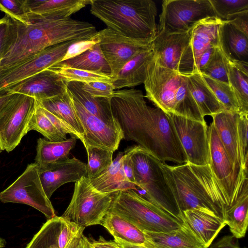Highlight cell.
<instances>
[{
	"label": "cell",
	"instance_id": "9",
	"mask_svg": "<svg viewBox=\"0 0 248 248\" xmlns=\"http://www.w3.org/2000/svg\"><path fill=\"white\" fill-rule=\"evenodd\" d=\"M36 100L16 93L0 112V144L9 152L20 142L29 132V124L35 110Z\"/></svg>",
	"mask_w": 248,
	"mask_h": 248
},
{
	"label": "cell",
	"instance_id": "38",
	"mask_svg": "<svg viewBox=\"0 0 248 248\" xmlns=\"http://www.w3.org/2000/svg\"><path fill=\"white\" fill-rule=\"evenodd\" d=\"M68 83L77 81L83 83L95 81L112 83L110 75L100 71H91L74 68L59 64H56L49 68Z\"/></svg>",
	"mask_w": 248,
	"mask_h": 248
},
{
	"label": "cell",
	"instance_id": "42",
	"mask_svg": "<svg viewBox=\"0 0 248 248\" xmlns=\"http://www.w3.org/2000/svg\"><path fill=\"white\" fill-rule=\"evenodd\" d=\"M17 35V21L7 15L0 19V61L15 43Z\"/></svg>",
	"mask_w": 248,
	"mask_h": 248
},
{
	"label": "cell",
	"instance_id": "17",
	"mask_svg": "<svg viewBox=\"0 0 248 248\" xmlns=\"http://www.w3.org/2000/svg\"><path fill=\"white\" fill-rule=\"evenodd\" d=\"M85 228L61 217L47 219L25 248H70Z\"/></svg>",
	"mask_w": 248,
	"mask_h": 248
},
{
	"label": "cell",
	"instance_id": "36",
	"mask_svg": "<svg viewBox=\"0 0 248 248\" xmlns=\"http://www.w3.org/2000/svg\"><path fill=\"white\" fill-rule=\"evenodd\" d=\"M58 64L84 70L100 71L110 75V67L103 54L99 43L80 55Z\"/></svg>",
	"mask_w": 248,
	"mask_h": 248
},
{
	"label": "cell",
	"instance_id": "23",
	"mask_svg": "<svg viewBox=\"0 0 248 248\" xmlns=\"http://www.w3.org/2000/svg\"><path fill=\"white\" fill-rule=\"evenodd\" d=\"M92 2V0H25L28 19L70 17Z\"/></svg>",
	"mask_w": 248,
	"mask_h": 248
},
{
	"label": "cell",
	"instance_id": "5",
	"mask_svg": "<svg viewBox=\"0 0 248 248\" xmlns=\"http://www.w3.org/2000/svg\"><path fill=\"white\" fill-rule=\"evenodd\" d=\"M131 158L135 184L144 191L142 197L184 221L183 213L166 181L161 161L138 145H134Z\"/></svg>",
	"mask_w": 248,
	"mask_h": 248
},
{
	"label": "cell",
	"instance_id": "11",
	"mask_svg": "<svg viewBox=\"0 0 248 248\" xmlns=\"http://www.w3.org/2000/svg\"><path fill=\"white\" fill-rule=\"evenodd\" d=\"M181 78L180 73L161 66L153 56L146 68L143 82L145 97L156 107L172 114L175 95Z\"/></svg>",
	"mask_w": 248,
	"mask_h": 248
},
{
	"label": "cell",
	"instance_id": "8",
	"mask_svg": "<svg viewBox=\"0 0 248 248\" xmlns=\"http://www.w3.org/2000/svg\"><path fill=\"white\" fill-rule=\"evenodd\" d=\"M212 17L216 16L209 0H165L157 31L186 32L200 21Z\"/></svg>",
	"mask_w": 248,
	"mask_h": 248
},
{
	"label": "cell",
	"instance_id": "29",
	"mask_svg": "<svg viewBox=\"0 0 248 248\" xmlns=\"http://www.w3.org/2000/svg\"><path fill=\"white\" fill-rule=\"evenodd\" d=\"M154 55L153 43L128 62L113 80L115 89L131 88L143 83L146 66Z\"/></svg>",
	"mask_w": 248,
	"mask_h": 248
},
{
	"label": "cell",
	"instance_id": "7",
	"mask_svg": "<svg viewBox=\"0 0 248 248\" xmlns=\"http://www.w3.org/2000/svg\"><path fill=\"white\" fill-rule=\"evenodd\" d=\"M116 192H100L83 177L75 182L72 198L62 217L84 228L100 225Z\"/></svg>",
	"mask_w": 248,
	"mask_h": 248
},
{
	"label": "cell",
	"instance_id": "57",
	"mask_svg": "<svg viewBox=\"0 0 248 248\" xmlns=\"http://www.w3.org/2000/svg\"><path fill=\"white\" fill-rule=\"evenodd\" d=\"M5 241L4 239L0 238V248H2L5 246Z\"/></svg>",
	"mask_w": 248,
	"mask_h": 248
},
{
	"label": "cell",
	"instance_id": "33",
	"mask_svg": "<svg viewBox=\"0 0 248 248\" xmlns=\"http://www.w3.org/2000/svg\"><path fill=\"white\" fill-rule=\"evenodd\" d=\"M100 225L103 226L113 236L130 244L143 245L145 237L143 232L136 226L120 216L109 211L103 217Z\"/></svg>",
	"mask_w": 248,
	"mask_h": 248
},
{
	"label": "cell",
	"instance_id": "3",
	"mask_svg": "<svg viewBox=\"0 0 248 248\" xmlns=\"http://www.w3.org/2000/svg\"><path fill=\"white\" fill-rule=\"evenodd\" d=\"M161 166L182 213L197 209L224 220L229 204L210 164L196 166L186 163L170 166L161 161Z\"/></svg>",
	"mask_w": 248,
	"mask_h": 248
},
{
	"label": "cell",
	"instance_id": "12",
	"mask_svg": "<svg viewBox=\"0 0 248 248\" xmlns=\"http://www.w3.org/2000/svg\"><path fill=\"white\" fill-rule=\"evenodd\" d=\"M208 130L210 165L226 196L230 207L237 197L243 180L248 176V170H243L239 172L235 169L212 122Z\"/></svg>",
	"mask_w": 248,
	"mask_h": 248
},
{
	"label": "cell",
	"instance_id": "13",
	"mask_svg": "<svg viewBox=\"0 0 248 248\" xmlns=\"http://www.w3.org/2000/svg\"><path fill=\"white\" fill-rule=\"evenodd\" d=\"M76 41L48 47L13 66L0 69V95L15 84L60 62L69 46Z\"/></svg>",
	"mask_w": 248,
	"mask_h": 248
},
{
	"label": "cell",
	"instance_id": "28",
	"mask_svg": "<svg viewBox=\"0 0 248 248\" xmlns=\"http://www.w3.org/2000/svg\"><path fill=\"white\" fill-rule=\"evenodd\" d=\"M218 46L228 61L248 63V37L226 21L220 28Z\"/></svg>",
	"mask_w": 248,
	"mask_h": 248
},
{
	"label": "cell",
	"instance_id": "15",
	"mask_svg": "<svg viewBox=\"0 0 248 248\" xmlns=\"http://www.w3.org/2000/svg\"><path fill=\"white\" fill-rule=\"evenodd\" d=\"M187 163L196 165L210 164L208 127L202 122L170 114Z\"/></svg>",
	"mask_w": 248,
	"mask_h": 248
},
{
	"label": "cell",
	"instance_id": "49",
	"mask_svg": "<svg viewBox=\"0 0 248 248\" xmlns=\"http://www.w3.org/2000/svg\"><path fill=\"white\" fill-rule=\"evenodd\" d=\"M225 21L248 37V10L232 15Z\"/></svg>",
	"mask_w": 248,
	"mask_h": 248
},
{
	"label": "cell",
	"instance_id": "52",
	"mask_svg": "<svg viewBox=\"0 0 248 248\" xmlns=\"http://www.w3.org/2000/svg\"><path fill=\"white\" fill-rule=\"evenodd\" d=\"M88 245L89 248H121L115 241L106 240L102 236L97 240L88 239Z\"/></svg>",
	"mask_w": 248,
	"mask_h": 248
},
{
	"label": "cell",
	"instance_id": "59",
	"mask_svg": "<svg viewBox=\"0 0 248 248\" xmlns=\"http://www.w3.org/2000/svg\"><path fill=\"white\" fill-rule=\"evenodd\" d=\"M2 151H3V150H2V148H1V145H0V153Z\"/></svg>",
	"mask_w": 248,
	"mask_h": 248
},
{
	"label": "cell",
	"instance_id": "44",
	"mask_svg": "<svg viewBox=\"0 0 248 248\" xmlns=\"http://www.w3.org/2000/svg\"><path fill=\"white\" fill-rule=\"evenodd\" d=\"M216 16L225 21L233 15L248 10V0H209Z\"/></svg>",
	"mask_w": 248,
	"mask_h": 248
},
{
	"label": "cell",
	"instance_id": "45",
	"mask_svg": "<svg viewBox=\"0 0 248 248\" xmlns=\"http://www.w3.org/2000/svg\"><path fill=\"white\" fill-rule=\"evenodd\" d=\"M0 11L19 23L29 25L25 0H0Z\"/></svg>",
	"mask_w": 248,
	"mask_h": 248
},
{
	"label": "cell",
	"instance_id": "22",
	"mask_svg": "<svg viewBox=\"0 0 248 248\" xmlns=\"http://www.w3.org/2000/svg\"><path fill=\"white\" fill-rule=\"evenodd\" d=\"M239 113L225 110L212 116V123L218 137L232 163L239 172L248 170L241 158L237 130V119Z\"/></svg>",
	"mask_w": 248,
	"mask_h": 248
},
{
	"label": "cell",
	"instance_id": "43",
	"mask_svg": "<svg viewBox=\"0 0 248 248\" xmlns=\"http://www.w3.org/2000/svg\"><path fill=\"white\" fill-rule=\"evenodd\" d=\"M227 67V60L218 46L210 61L201 74L216 80L229 83Z\"/></svg>",
	"mask_w": 248,
	"mask_h": 248
},
{
	"label": "cell",
	"instance_id": "50",
	"mask_svg": "<svg viewBox=\"0 0 248 248\" xmlns=\"http://www.w3.org/2000/svg\"><path fill=\"white\" fill-rule=\"evenodd\" d=\"M133 147L134 145L128 146L124 150L123 165L126 179L129 182L136 185L133 175L132 162L131 158Z\"/></svg>",
	"mask_w": 248,
	"mask_h": 248
},
{
	"label": "cell",
	"instance_id": "51",
	"mask_svg": "<svg viewBox=\"0 0 248 248\" xmlns=\"http://www.w3.org/2000/svg\"><path fill=\"white\" fill-rule=\"evenodd\" d=\"M233 235H225L213 244L210 248H239Z\"/></svg>",
	"mask_w": 248,
	"mask_h": 248
},
{
	"label": "cell",
	"instance_id": "20",
	"mask_svg": "<svg viewBox=\"0 0 248 248\" xmlns=\"http://www.w3.org/2000/svg\"><path fill=\"white\" fill-rule=\"evenodd\" d=\"M67 84L65 79L48 68L12 86L4 94H22L41 101L63 93L67 90Z\"/></svg>",
	"mask_w": 248,
	"mask_h": 248
},
{
	"label": "cell",
	"instance_id": "40",
	"mask_svg": "<svg viewBox=\"0 0 248 248\" xmlns=\"http://www.w3.org/2000/svg\"><path fill=\"white\" fill-rule=\"evenodd\" d=\"M201 75L225 110L240 113L237 100L229 83L214 79L202 74Z\"/></svg>",
	"mask_w": 248,
	"mask_h": 248
},
{
	"label": "cell",
	"instance_id": "14",
	"mask_svg": "<svg viewBox=\"0 0 248 248\" xmlns=\"http://www.w3.org/2000/svg\"><path fill=\"white\" fill-rule=\"evenodd\" d=\"M98 34L99 45L113 79L128 62L150 47L154 41L129 38L108 27L98 31Z\"/></svg>",
	"mask_w": 248,
	"mask_h": 248
},
{
	"label": "cell",
	"instance_id": "18",
	"mask_svg": "<svg viewBox=\"0 0 248 248\" xmlns=\"http://www.w3.org/2000/svg\"><path fill=\"white\" fill-rule=\"evenodd\" d=\"M72 97L77 114L84 130L83 138L85 148L92 146L114 152L117 150L124 138L121 129L109 126L88 111L72 96Z\"/></svg>",
	"mask_w": 248,
	"mask_h": 248
},
{
	"label": "cell",
	"instance_id": "26",
	"mask_svg": "<svg viewBox=\"0 0 248 248\" xmlns=\"http://www.w3.org/2000/svg\"><path fill=\"white\" fill-rule=\"evenodd\" d=\"M82 83L71 81L67 89L72 96L90 113L101 119L110 126L121 129L112 111L111 98L96 97L84 91Z\"/></svg>",
	"mask_w": 248,
	"mask_h": 248
},
{
	"label": "cell",
	"instance_id": "6",
	"mask_svg": "<svg viewBox=\"0 0 248 248\" xmlns=\"http://www.w3.org/2000/svg\"><path fill=\"white\" fill-rule=\"evenodd\" d=\"M109 211L124 218L143 232H168L184 223L133 189L117 192Z\"/></svg>",
	"mask_w": 248,
	"mask_h": 248
},
{
	"label": "cell",
	"instance_id": "58",
	"mask_svg": "<svg viewBox=\"0 0 248 248\" xmlns=\"http://www.w3.org/2000/svg\"><path fill=\"white\" fill-rule=\"evenodd\" d=\"M84 248H89L88 245V239L85 237Z\"/></svg>",
	"mask_w": 248,
	"mask_h": 248
},
{
	"label": "cell",
	"instance_id": "4",
	"mask_svg": "<svg viewBox=\"0 0 248 248\" xmlns=\"http://www.w3.org/2000/svg\"><path fill=\"white\" fill-rule=\"evenodd\" d=\"M91 13L124 36L152 41L156 36L157 7L152 0H92Z\"/></svg>",
	"mask_w": 248,
	"mask_h": 248
},
{
	"label": "cell",
	"instance_id": "48",
	"mask_svg": "<svg viewBox=\"0 0 248 248\" xmlns=\"http://www.w3.org/2000/svg\"><path fill=\"white\" fill-rule=\"evenodd\" d=\"M99 42L100 38L98 31L97 34L91 38L74 42L69 46L66 54L61 62L80 55L91 48L95 44L99 43Z\"/></svg>",
	"mask_w": 248,
	"mask_h": 248
},
{
	"label": "cell",
	"instance_id": "39",
	"mask_svg": "<svg viewBox=\"0 0 248 248\" xmlns=\"http://www.w3.org/2000/svg\"><path fill=\"white\" fill-rule=\"evenodd\" d=\"M87 178L92 180L107 171L113 162L114 151L96 146H88Z\"/></svg>",
	"mask_w": 248,
	"mask_h": 248
},
{
	"label": "cell",
	"instance_id": "1",
	"mask_svg": "<svg viewBox=\"0 0 248 248\" xmlns=\"http://www.w3.org/2000/svg\"><path fill=\"white\" fill-rule=\"evenodd\" d=\"M111 106L123 139L136 142L161 161L187 163L170 115L148 106L141 91H115Z\"/></svg>",
	"mask_w": 248,
	"mask_h": 248
},
{
	"label": "cell",
	"instance_id": "24",
	"mask_svg": "<svg viewBox=\"0 0 248 248\" xmlns=\"http://www.w3.org/2000/svg\"><path fill=\"white\" fill-rule=\"evenodd\" d=\"M183 214L184 221L206 248L226 225L225 221L217 215L201 210H187Z\"/></svg>",
	"mask_w": 248,
	"mask_h": 248
},
{
	"label": "cell",
	"instance_id": "56",
	"mask_svg": "<svg viewBox=\"0 0 248 248\" xmlns=\"http://www.w3.org/2000/svg\"><path fill=\"white\" fill-rule=\"evenodd\" d=\"M85 236L83 235L76 240L70 248H84Z\"/></svg>",
	"mask_w": 248,
	"mask_h": 248
},
{
	"label": "cell",
	"instance_id": "16",
	"mask_svg": "<svg viewBox=\"0 0 248 248\" xmlns=\"http://www.w3.org/2000/svg\"><path fill=\"white\" fill-rule=\"evenodd\" d=\"M223 22L217 17H209L200 21L191 29L189 42L179 63V73L197 72L202 54L209 47L218 46L219 30Z\"/></svg>",
	"mask_w": 248,
	"mask_h": 248
},
{
	"label": "cell",
	"instance_id": "2",
	"mask_svg": "<svg viewBox=\"0 0 248 248\" xmlns=\"http://www.w3.org/2000/svg\"><path fill=\"white\" fill-rule=\"evenodd\" d=\"M29 21V25L17 22L16 39L0 62V69L13 66L48 47L89 39L98 33L93 24L70 17H31Z\"/></svg>",
	"mask_w": 248,
	"mask_h": 248
},
{
	"label": "cell",
	"instance_id": "21",
	"mask_svg": "<svg viewBox=\"0 0 248 248\" xmlns=\"http://www.w3.org/2000/svg\"><path fill=\"white\" fill-rule=\"evenodd\" d=\"M190 31L180 33L157 31L153 41L154 57L160 65L178 72L181 58L190 41Z\"/></svg>",
	"mask_w": 248,
	"mask_h": 248
},
{
	"label": "cell",
	"instance_id": "30",
	"mask_svg": "<svg viewBox=\"0 0 248 248\" xmlns=\"http://www.w3.org/2000/svg\"><path fill=\"white\" fill-rule=\"evenodd\" d=\"M224 221L235 238L245 236L248 225V178L243 179L237 197L226 210Z\"/></svg>",
	"mask_w": 248,
	"mask_h": 248
},
{
	"label": "cell",
	"instance_id": "54",
	"mask_svg": "<svg viewBox=\"0 0 248 248\" xmlns=\"http://www.w3.org/2000/svg\"><path fill=\"white\" fill-rule=\"evenodd\" d=\"M16 93H5L0 95V112Z\"/></svg>",
	"mask_w": 248,
	"mask_h": 248
},
{
	"label": "cell",
	"instance_id": "31",
	"mask_svg": "<svg viewBox=\"0 0 248 248\" xmlns=\"http://www.w3.org/2000/svg\"><path fill=\"white\" fill-rule=\"evenodd\" d=\"M38 104L71 127L81 139L84 144V130L77 114L72 95L68 89L63 93L53 98L36 100Z\"/></svg>",
	"mask_w": 248,
	"mask_h": 248
},
{
	"label": "cell",
	"instance_id": "46",
	"mask_svg": "<svg viewBox=\"0 0 248 248\" xmlns=\"http://www.w3.org/2000/svg\"><path fill=\"white\" fill-rule=\"evenodd\" d=\"M248 113L239 114L237 130L240 153L244 167L248 168Z\"/></svg>",
	"mask_w": 248,
	"mask_h": 248
},
{
	"label": "cell",
	"instance_id": "34",
	"mask_svg": "<svg viewBox=\"0 0 248 248\" xmlns=\"http://www.w3.org/2000/svg\"><path fill=\"white\" fill-rule=\"evenodd\" d=\"M77 139L73 136L60 141H52L45 138L39 139L35 163L39 166L68 158L69 153L76 145Z\"/></svg>",
	"mask_w": 248,
	"mask_h": 248
},
{
	"label": "cell",
	"instance_id": "32",
	"mask_svg": "<svg viewBox=\"0 0 248 248\" xmlns=\"http://www.w3.org/2000/svg\"><path fill=\"white\" fill-rule=\"evenodd\" d=\"M183 75L186 77L188 89L202 117H212L216 113L225 110L203 80L201 73Z\"/></svg>",
	"mask_w": 248,
	"mask_h": 248
},
{
	"label": "cell",
	"instance_id": "10",
	"mask_svg": "<svg viewBox=\"0 0 248 248\" xmlns=\"http://www.w3.org/2000/svg\"><path fill=\"white\" fill-rule=\"evenodd\" d=\"M0 201L28 205L41 212L47 219L56 216L42 187L35 163L29 164L18 178L0 193Z\"/></svg>",
	"mask_w": 248,
	"mask_h": 248
},
{
	"label": "cell",
	"instance_id": "60",
	"mask_svg": "<svg viewBox=\"0 0 248 248\" xmlns=\"http://www.w3.org/2000/svg\"><path fill=\"white\" fill-rule=\"evenodd\" d=\"M0 62H1V61H0Z\"/></svg>",
	"mask_w": 248,
	"mask_h": 248
},
{
	"label": "cell",
	"instance_id": "25",
	"mask_svg": "<svg viewBox=\"0 0 248 248\" xmlns=\"http://www.w3.org/2000/svg\"><path fill=\"white\" fill-rule=\"evenodd\" d=\"M147 248H206L184 221L178 229L168 232H143Z\"/></svg>",
	"mask_w": 248,
	"mask_h": 248
},
{
	"label": "cell",
	"instance_id": "19",
	"mask_svg": "<svg viewBox=\"0 0 248 248\" xmlns=\"http://www.w3.org/2000/svg\"><path fill=\"white\" fill-rule=\"evenodd\" d=\"M37 169L42 187L49 199L61 186L87 177V164L75 157L37 165Z\"/></svg>",
	"mask_w": 248,
	"mask_h": 248
},
{
	"label": "cell",
	"instance_id": "37",
	"mask_svg": "<svg viewBox=\"0 0 248 248\" xmlns=\"http://www.w3.org/2000/svg\"><path fill=\"white\" fill-rule=\"evenodd\" d=\"M181 75L180 82L175 95L172 114L205 122L188 89L186 77L183 74Z\"/></svg>",
	"mask_w": 248,
	"mask_h": 248
},
{
	"label": "cell",
	"instance_id": "47",
	"mask_svg": "<svg viewBox=\"0 0 248 248\" xmlns=\"http://www.w3.org/2000/svg\"><path fill=\"white\" fill-rule=\"evenodd\" d=\"M81 87L84 91L96 97L111 98L115 91L112 83L101 81L82 83Z\"/></svg>",
	"mask_w": 248,
	"mask_h": 248
},
{
	"label": "cell",
	"instance_id": "35",
	"mask_svg": "<svg viewBox=\"0 0 248 248\" xmlns=\"http://www.w3.org/2000/svg\"><path fill=\"white\" fill-rule=\"evenodd\" d=\"M227 61L228 82L237 100L240 114L248 113V63Z\"/></svg>",
	"mask_w": 248,
	"mask_h": 248
},
{
	"label": "cell",
	"instance_id": "53",
	"mask_svg": "<svg viewBox=\"0 0 248 248\" xmlns=\"http://www.w3.org/2000/svg\"><path fill=\"white\" fill-rule=\"evenodd\" d=\"M217 46L209 47L202 54L198 62L197 73H202L212 58Z\"/></svg>",
	"mask_w": 248,
	"mask_h": 248
},
{
	"label": "cell",
	"instance_id": "61",
	"mask_svg": "<svg viewBox=\"0 0 248 248\" xmlns=\"http://www.w3.org/2000/svg\"></svg>",
	"mask_w": 248,
	"mask_h": 248
},
{
	"label": "cell",
	"instance_id": "41",
	"mask_svg": "<svg viewBox=\"0 0 248 248\" xmlns=\"http://www.w3.org/2000/svg\"><path fill=\"white\" fill-rule=\"evenodd\" d=\"M32 130L40 133L50 141H60L66 139V135L62 133L53 125L44 113L37 101L35 110L29 124V131Z\"/></svg>",
	"mask_w": 248,
	"mask_h": 248
},
{
	"label": "cell",
	"instance_id": "55",
	"mask_svg": "<svg viewBox=\"0 0 248 248\" xmlns=\"http://www.w3.org/2000/svg\"><path fill=\"white\" fill-rule=\"evenodd\" d=\"M121 248H147L143 245L130 244L120 240H114Z\"/></svg>",
	"mask_w": 248,
	"mask_h": 248
},
{
	"label": "cell",
	"instance_id": "27",
	"mask_svg": "<svg viewBox=\"0 0 248 248\" xmlns=\"http://www.w3.org/2000/svg\"><path fill=\"white\" fill-rule=\"evenodd\" d=\"M124 157V153L119 152L107 171L96 178L89 180L96 190L103 193L129 189L137 190L138 187L129 182L125 177L123 165Z\"/></svg>",
	"mask_w": 248,
	"mask_h": 248
}]
</instances>
